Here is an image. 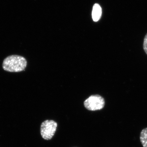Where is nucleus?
I'll use <instances>...</instances> for the list:
<instances>
[{"mask_svg":"<svg viewBox=\"0 0 147 147\" xmlns=\"http://www.w3.org/2000/svg\"><path fill=\"white\" fill-rule=\"evenodd\" d=\"M140 139L143 146L147 147V127L141 131Z\"/></svg>","mask_w":147,"mask_h":147,"instance_id":"nucleus-5","label":"nucleus"},{"mask_svg":"<svg viewBox=\"0 0 147 147\" xmlns=\"http://www.w3.org/2000/svg\"><path fill=\"white\" fill-rule=\"evenodd\" d=\"M27 65L26 60L24 57L12 55L5 58L3 61L2 67L4 70L11 72L23 71Z\"/></svg>","mask_w":147,"mask_h":147,"instance_id":"nucleus-1","label":"nucleus"},{"mask_svg":"<svg viewBox=\"0 0 147 147\" xmlns=\"http://www.w3.org/2000/svg\"><path fill=\"white\" fill-rule=\"evenodd\" d=\"M143 47L145 53L147 55V33L145 36L144 39V44H143Z\"/></svg>","mask_w":147,"mask_h":147,"instance_id":"nucleus-6","label":"nucleus"},{"mask_svg":"<svg viewBox=\"0 0 147 147\" xmlns=\"http://www.w3.org/2000/svg\"><path fill=\"white\" fill-rule=\"evenodd\" d=\"M57 123L53 120H46L40 125V134L43 139L50 140L55 135L57 130Z\"/></svg>","mask_w":147,"mask_h":147,"instance_id":"nucleus-2","label":"nucleus"},{"mask_svg":"<svg viewBox=\"0 0 147 147\" xmlns=\"http://www.w3.org/2000/svg\"><path fill=\"white\" fill-rule=\"evenodd\" d=\"M102 15V9L98 4H94L93 7L92 16L94 22H97L100 20Z\"/></svg>","mask_w":147,"mask_h":147,"instance_id":"nucleus-4","label":"nucleus"},{"mask_svg":"<svg viewBox=\"0 0 147 147\" xmlns=\"http://www.w3.org/2000/svg\"><path fill=\"white\" fill-rule=\"evenodd\" d=\"M105 102L103 98L99 95H93L84 102L85 108L90 111L100 110L104 108Z\"/></svg>","mask_w":147,"mask_h":147,"instance_id":"nucleus-3","label":"nucleus"}]
</instances>
